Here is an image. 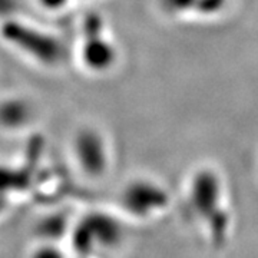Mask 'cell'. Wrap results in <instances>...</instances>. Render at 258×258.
<instances>
[{"instance_id": "cell-1", "label": "cell", "mask_w": 258, "mask_h": 258, "mask_svg": "<svg viewBox=\"0 0 258 258\" xmlns=\"http://www.w3.org/2000/svg\"><path fill=\"white\" fill-rule=\"evenodd\" d=\"M3 35L10 43L18 45L16 47L20 50H25L29 55L35 56L33 59H37L39 62L56 63L59 59L57 42L53 37L46 36L45 33L26 28L25 25L20 26L16 22H13L8 28H5Z\"/></svg>"}, {"instance_id": "cell-2", "label": "cell", "mask_w": 258, "mask_h": 258, "mask_svg": "<svg viewBox=\"0 0 258 258\" xmlns=\"http://www.w3.org/2000/svg\"><path fill=\"white\" fill-rule=\"evenodd\" d=\"M75 154L78 158V162L82 164L83 169L88 171V174H95L99 171L101 164L98 157H101V151L98 149V137H95L89 132H82L78 135L75 144Z\"/></svg>"}, {"instance_id": "cell-3", "label": "cell", "mask_w": 258, "mask_h": 258, "mask_svg": "<svg viewBox=\"0 0 258 258\" xmlns=\"http://www.w3.org/2000/svg\"><path fill=\"white\" fill-rule=\"evenodd\" d=\"M28 108L23 102L9 101L3 102L0 105V123L8 128L18 126L22 122L25 123V120L28 119Z\"/></svg>"}, {"instance_id": "cell-4", "label": "cell", "mask_w": 258, "mask_h": 258, "mask_svg": "<svg viewBox=\"0 0 258 258\" xmlns=\"http://www.w3.org/2000/svg\"><path fill=\"white\" fill-rule=\"evenodd\" d=\"M29 258H66V255L55 241H40V244L30 251Z\"/></svg>"}, {"instance_id": "cell-5", "label": "cell", "mask_w": 258, "mask_h": 258, "mask_svg": "<svg viewBox=\"0 0 258 258\" xmlns=\"http://www.w3.org/2000/svg\"><path fill=\"white\" fill-rule=\"evenodd\" d=\"M46 8H57L63 3L64 0H40Z\"/></svg>"}]
</instances>
